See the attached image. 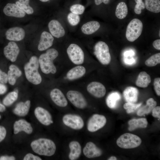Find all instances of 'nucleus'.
Instances as JSON below:
<instances>
[{
    "mask_svg": "<svg viewBox=\"0 0 160 160\" xmlns=\"http://www.w3.org/2000/svg\"><path fill=\"white\" fill-rule=\"evenodd\" d=\"M59 53L54 48L47 49L45 53L41 54L39 60L41 71L44 73L55 74L57 72L56 67L53 63L54 60L58 56Z\"/></svg>",
    "mask_w": 160,
    "mask_h": 160,
    "instance_id": "obj_1",
    "label": "nucleus"
},
{
    "mask_svg": "<svg viewBox=\"0 0 160 160\" xmlns=\"http://www.w3.org/2000/svg\"><path fill=\"white\" fill-rule=\"evenodd\" d=\"M84 6L80 4H76L72 5L70 8L71 12L77 14L81 15L83 13L85 10Z\"/></svg>",
    "mask_w": 160,
    "mask_h": 160,
    "instance_id": "obj_38",
    "label": "nucleus"
},
{
    "mask_svg": "<svg viewBox=\"0 0 160 160\" xmlns=\"http://www.w3.org/2000/svg\"><path fill=\"white\" fill-rule=\"evenodd\" d=\"M160 63V53H158L151 56L145 62L146 65L149 67L156 66Z\"/></svg>",
    "mask_w": 160,
    "mask_h": 160,
    "instance_id": "obj_35",
    "label": "nucleus"
},
{
    "mask_svg": "<svg viewBox=\"0 0 160 160\" xmlns=\"http://www.w3.org/2000/svg\"><path fill=\"white\" fill-rule=\"evenodd\" d=\"M15 157L13 156H3L0 157V160H15Z\"/></svg>",
    "mask_w": 160,
    "mask_h": 160,
    "instance_id": "obj_47",
    "label": "nucleus"
},
{
    "mask_svg": "<svg viewBox=\"0 0 160 160\" xmlns=\"http://www.w3.org/2000/svg\"><path fill=\"white\" fill-rule=\"evenodd\" d=\"M157 104L156 102L153 98H151L146 101V105L140 108L137 112L139 116H142L147 114L152 111Z\"/></svg>",
    "mask_w": 160,
    "mask_h": 160,
    "instance_id": "obj_27",
    "label": "nucleus"
},
{
    "mask_svg": "<svg viewBox=\"0 0 160 160\" xmlns=\"http://www.w3.org/2000/svg\"><path fill=\"white\" fill-rule=\"evenodd\" d=\"M128 8L126 4L121 2L117 4L115 11V15L119 19H122L125 18L128 14Z\"/></svg>",
    "mask_w": 160,
    "mask_h": 160,
    "instance_id": "obj_32",
    "label": "nucleus"
},
{
    "mask_svg": "<svg viewBox=\"0 0 160 160\" xmlns=\"http://www.w3.org/2000/svg\"><path fill=\"white\" fill-rule=\"evenodd\" d=\"M121 98V95L119 92H113L109 94L106 98L107 105L110 108H114L116 107L118 102Z\"/></svg>",
    "mask_w": 160,
    "mask_h": 160,
    "instance_id": "obj_30",
    "label": "nucleus"
},
{
    "mask_svg": "<svg viewBox=\"0 0 160 160\" xmlns=\"http://www.w3.org/2000/svg\"><path fill=\"white\" fill-rule=\"evenodd\" d=\"M138 93V90L137 88L129 87L124 90L123 95L127 102L135 103L137 101Z\"/></svg>",
    "mask_w": 160,
    "mask_h": 160,
    "instance_id": "obj_23",
    "label": "nucleus"
},
{
    "mask_svg": "<svg viewBox=\"0 0 160 160\" xmlns=\"http://www.w3.org/2000/svg\"><path fill=\"white\" fill-rule=\"evenodd\" d=\"M142 140L137 136L130 133H125L119 137L116 144L120 148L124 149L134 148L139 146Z\"/></svg>",
    "mask_w": 160,
    "mask_h": 160,
    "instance_id": "obj_4",
    "label": "nucleus"
},
{
    "mask_svg": "<svg viewBox=\"0 0 160 160\" xmlns=\"http://www.w3.org/2000/svg\"><path fill=\"white\" fill-rule=\"evenodd\" d=\"M153 85L154 90L156 94L159 96L160 95V78H156L154 81Z\"/></svg>",
    "mask_w": 160,
    "mask_h": 160,
    "instance_id": "obj_40",
    "label": "nucleus"
},
{
    "mask_svg": "<svg viewBox=\"0 0 160 160\" xmlns=\"http://www.w3.org/2000/svg\"><path fill=\"white\" fill-rule=\"evenodd\" d=\"M153 47L156 49L160 50V39H158L154 41L153 43Z\"/></svg>",
    "mask_w": 160,
    "mask_h": 160,
    "instance_id": "obj_46",
    "label": "nucleus"
},
{
    "mask_svg": "<svg viewBox=\"0 0 160 160\" xmlns=\"http://www.w3.org/2000/svg\"><path fill=\"white\" fill-rule=\"evenodd\" d=\"M48 27L51 35L59 38L64 36L65 34L64 28L57 20H52L48 23Z\"/></svg>",
    "mask_w": 160,
    "mask_h": 160,
    "instance_id": "obj_17",
    "label": "nucleus"
},
{
    "mask_svg": "<svg viewBox=\"0 0 160 160\" xmlns=\"http://www.w3.org/2000/svg\"><path fill=\"white\" fill-rule=\"evenodd\" d=\"M3 12L7 16L17 17H23L25 15V13L14 3H7L3 9Z\"/></svg>",
    "mask_w": 160,
    "mask_h": 160,
    "instance_id": "obj_15",
    "label": "nucleus"
},
{
    "mask_svg": "<svg viewBox=\"0 0 160 160\" xmlns=\"http://www.w3.org/2000/svg\"><path fill=\"white\" fill-rule=\"evenodd\" d=\"M69 58L74 64L79 65L83 63L84 61V52L81 48L75 44H71L67 49Z\"/></svg>",
    "mask_w": 160,
    "mask_h": 160,
    "instance_id": "obj_7",
    "label": "nucleus"
},
{
    "mask_svg": "<svg viewBox=\"0 0 160 160\" xmlns=\"http://www.w3.org/2000/svg\"><path fill=\"white\" fill-rule=\"evenodd\" d=\"M152 115L155 118H160V107L157 106L155 107L152 110Z\"/></svg>",
    "mask_w": 160,
    "mask_h": 160,
    "instance_id": "obj_44",
    "label": "nucleus"
},
{
    "mask_svg": "<svg viewBox=\"0 0 160 160\" xmlns=\"http://www.w3.org/2000/svg\"><path fill=\"white\" fill-rule=\"evenodd\" d=\"M33 151L40 155L50 156L53 155L56 150L55 144L52 140L40 138L33 141L31 143Z\"/></svg>",
    "mask_w": 160,
    "mask_h": 160,
    "instance_id": "obj_2",
    "label": "nucleus"
},
{
    "mask_svg": "<svg viewBox=\"0 0 160 160\" xmlns=\"http://www.w3.org/2000/svg\"><path fill=\"white\" fill-rule=\"evenodd\" d=\"M117 159L116 158L115 156H111L108 159V160H116Z\"/></svg>",
    "mask_w": 160,
    "mask_h": 160,
    "instance_id": "obj_50",
    "label": "nucleus"
},
{
    "mask_svg": "<svg viewBox=\"0 0 160 160\" xmlns=\"http://www.w3.org/2000/svg\"><path fill=\"white\" fill-rule=\"evenodd\" d=\"M143 24L142 21L137 18L132 20L127 27L126 37L127 39L133 42L137 39L142 33Z\"/></svg>",
    "mask_w": 160,
    "mask_h": 160,
    "instance_id": "obj_6",
    "label": "nucleus"
},
{
    "mask_svg": "<svg viewBox=\"0 0 160 160\" xmlns=\"http://www.w3.org/2000/svg\"><path fill=\"white\" fill-rule=\"evenodd\" d=\"M86 72V70L84 67L78 65L71 69L67 72L66 77L69 80H74L82 77Z\"/></svg>",
    "mask_w": 160,
    "mask_h": 160,
    "instance_id": "obj_24",
    "label": "nucleus"
},
{
    "mask_svg": "<svg viewBox=\"0 0 160 160\" xmlns=\"http://www.w3.org/2000/svg\"><path fill=\"white\" fill-rule=\"evenodd\" d=\"M1 115H0V119H1Z\"/></svg>",
    "mask_w": 160,
    "mask_h": 160,
    "instance_id": "obj_53",
    "label": "nucleus"
},
{
    "mask_svg": "<svg viewBox=\"0 0 160 160\" xmlns=\"http://www.w3.org/2000/svg\"><path fill=\"white\" fill-rule=\"evenodd\" d=\"M34 114L38 120L44 125L48 126L53 122L50 113L42 107H38L36 108Z\"/></svg>",
    "mask_w": 160,
    "mask_h": 160,
    "instance_id": "obj_11",
    "label": "nucleus"
},
{
    "mask_svg": "<svg viewBox=\"0 0 160 160\" xmlns=\"http://www.w3.org/2000/svg\"><path fill=\"white\" fill-rule=\"evenodd\" d=\"M66 96L69 100L76 107L83 109L87 106V101L80 92L76 90H69L67 92Z\"/></svg>",
    "mask_w": 160,
    "mask_h": 160,
    "instance_id": "obj_8",
    "label": "nucleus"
},
{
    "mask_svg": "<svg viewBox=\"0 0 160 160\" xmlns=\"http://www.w3.org/2000/svg\"><path fill=\"white\" fill-rule=\"evenodd\" d=\"M136 3L135 8L134 12L137 14H140L142 12V10L145 9V6L142 0H135Z\"/></svg>",
    "mask_w": 160,
    "mask_h": 160,
    "instance_id": "obj_39",
    "label": "nucleus"
},
{
    "mask_svg": "<svg viewBox=\"0 0 160 160\" xmlns=\"http://www.w3.org/2000/svg\"><path fill=\"white\" fill-rule=\"evenodd\" d=\"M87 90L91 94L97 98L103 97L106 92L105 87L102 83L97 81L92 82L88 84Z\"/></svg>",
    "mask_w": 160,
    "mask_h": 160,
    "instance_id": "obj_13",
    "label": "nucleus"
},
{
    "mask_svg": "<svg viewBox=\"0 0 160 160\" xmlns=\"http://www.w3.org/2000/svg\"><path fill=\"white\" fill-rule=\"evenodd\" d=\"M159 36H160V30L159 31Z\"/></svg>",
    "mask_w": 160,
    "mask_h": 160,
    "instance_id": "obj_52",
    "label": "nucleus"
},
{
    "mask_svg": "<svg viewBox=\"0 0 160 160\" xmlns=\"http://www.w3.org/2000/svg\"><path fill=\"white\" fill-rule=\"evenodd\" d=\"M150 76L145 71L140 72L136 81V85L139 87L146 88L151 82Z\"/></svg>",
    "mask_w": 160,
    "mask_h": 160,
    "instance_id": "obj_29",
    "label": "nucleus"
},
{
    "mask_svg": "<svg viewBox=\"0 0 160 160\" xmlns=\"http://www.w3.org/2000/svg\"><path fill=\"white\" fill-rule=\"evenodd\" d=\"M7 39L10 41H20L23 40L25 36V32L22 28L18 27L11 28L6 32Z\"/></svg>",
    "mask_w": 160,
    "mask_h": 160,
    "instance_id": "obj_14",
    "label": "nucleus"
},
{
    "mask_svg": "<svg viewBox=\"0 0 160 160\" xmlns=\"http://www.w3.org/2000/svg\"><path fill=\"white\" fill-rule=\"evenodd\" d=\"M84 156L88 158H92L100 156L102 154V151L93 142L87 143L83 149Z\"/></svg>",
    "mask_w": 160,
    "mask_h": 160,
    "instance_id": "obj_20",
    "label": "nucleus"
},
{
    "mask_svg": "<svg viewBox=\"0 0 160 160\" xmlns=\"http://www.w3.org/2000/svg\"><path fill=\"white\" fill-rule=\"evenodd\" d=\"M142 105V103H135L127 102L123 106L124 108L126 110L127 113H130L134 112Z\"/></svg>",
    "mask_w": 160,
    "mask_h": 160,
    "instance_id": "obj_36",
    "label": "nucleus"
},
{
    "mask_svg": "<svg viewBox=\"0 0 160 160\" xmlns=\"http://www.w3.org/2000/svg\"><path fill=\"white\" fill-rule=\"evenodd\" d=\"M129 127L128 129L131 131L138 128H145L147 127L148 122L145 118L137 119H133L130 120L128 122Z\"/></svg>",
    "mask_w": 160,
    "mask_h": 160,
    "instance_id": "obj_28",
    "label": "nucleus"
},
{
    "mask_svg": "<svg viewBox=\"0 0 160 160\" xmlns=\"http://www.w3.org/2000/svg\"><path fill=\"white\" fill-rule=\"evenodd\" d=\"M39 66L38 57L33 56L24 66L26 79L29 82L34 85L39 84L42 81V77L38 71Z\"/></svg>",
    "mask_w": 160,
    "mask_h": 160,
    "instance_id": "obj_3",
    "label": "nucleus"
},
{
    "mask_svg": "<svg viewBox=\"0 0 160 160\" xmlns=\"http://www.w3.org/2000/svg\"><path fill=\"white\" fill-rule=\"evenodd\" d=\"M95 3L96 5H99L103 3L105 4H108L110 1V0H94Z\"/></svg>",
    "mask_w": 160,
    "mask_h": 160,
    "instance_id": "obj_48",
    "label": "nucleus"
},
{
    "mask_svg": "<svg viewBox=\"0 0 160 160\" xmlns=\"http://www.w3.org/2000/svg\"><path fill=\"white\" fill-rule=\"evenodd\" d=\"M100 27V25L98 22L92 21L83 24L81 26V30L83 33L90 35L96 31Z\"/></svg>",
    "mask_w": 160,
    "mask_h": 160,
    "instance_id": "obj_26",
    "label": "nucleus"
},
{
    "mask_svg": "<svg viewBox=\"0 0 160 160\" xmlns=\"http://www.w3.org/2000/svg\"><path fill=\"white\" fill-rule=\"evenodd\" d=\"M145 6L148 11L155 13L160 12L159 0H145Z\"/></svg>",
    "mask_w": 160,
    "mask_h": 160,
    "instance_id": "obj_31",
    "label": "nucleus"
},
{
    "mask_svg": "<svg viewBox=\"0 0 160 160\" xmlns=\"http://www.w3.org/2000/svg\"><path fill=\"white\" fill-rule=\"evenodd\" d=\"M50 97L53 102L60 107H66L68 105V101L62 92L59 89L54 88L50 93Z\"/></svg>",
    "mask_w": 160,
    "mask_h": 160,
    "instance_id": "obj_16",
    "label": "nucleus"
},
{
    "mask_svg": "<svg viewBox=\"0 0 160 160\" xmlns=\"http://www.w3.org/2000/svg\"><path fill=\"white\" fill-rule=\"evenodd\" d=\"M18 92L14 91L9 92L3 100V104L9 106L12 104L17 99Z\"/></svg>",
    "mask_w": 160,
    "mask_h": 160,
    "instance_id": "obj_34",
    "label": "nucleus"
},
{
    "mask_svg": "<svg viewBox=\"0 0 160 160\" xmlns=\"http://www.w3.org/2000/svg\"><path fill=\"white\" fill-rule=\"evenodd\" d=\"M70 151L69 155V158L71 160L77 159L81 153V147L77 141H73L70 142L69 145Z\"/></svg>",
    "mask_w": 160,
    "mask_h": 160,
    "instance_id": "obj_25",
    "label": "nucleus"
},
{
    "mask_svg": "<svg viewBox=\"0 0 160 160\" xmlns=\"http://www.w3.org/2000/svg\"><path fill=\"white\" fill-rule=\"evenodd\" d=\"M7 74L9 84L11 85H14L17 79L22 76V72L17 65L11 64L9 67V70Z\"/></svg>",
    "mask_w": 160,
    "mask_h": 160,
    "instance_id": "obj_21",
    "label": "nucleus"
},
{
    "mask_svg": "<svg viewBox=\"0 0 160 160\" xmlns=\"http://www.w3.org/2000/svg\"><path fill=\"white\" fill-rule=\"evenodd\" d=\"M7 135V130L5 127L0 125V143L5 138Z\"/></svg>",
    "mask_w": 160,
    "mask_h": 160,
    "instance_id": "obj_43",
    "label": "nucleus"
},
{
    "mask_svg": "<svg viewBox=\"0 0 160 160\" xmlns=\"http://www.w3.org/2000/svg\"><path fill=\"white\" fill-rule=\"evenodd\" d=\"M31 106V101L28 100L25 102L18 103L13 110V113L19 116H24L28 113Z\"/></svg>",
    "mask_w": 160,
    "mask_h": 160,
    "instance_id": "obj_22",
    "label": "nucleus"
},
{
    "mask_svg": "<svg viewBox=\"0 0 160 160\" xmlns=\"http://www.w3.org/2000/svg\"><path fill=\"white\" fill-rule=\"evenodd\" d=\"M63 121L66 126L74 129H81L84 126L83 119L76 115L66 114L63 117Z\"/></svg>",
    "mask_w": 160,
    "mask_h": 160,
    "instance_id": "obj_9",
    "label": "nucleus"
},
{
    "mask_svg": "<svg viewBox=\"0 0 160 160\" xmlns=\"http://www.w3.org/2000/svg\"><path fill=\"white\" fill-rule=\"evenodd\" d=\"M20 49L16 43L9 42L4 49V53L5 57L10 61H16L20 52Z\"/></svg>",
    "mask_w": 160,
    "mask_h": 160,
    "instance_id": "obj_12",
    "label": "nucleus"
},
{
    "mask_svg": "<svg viewBox=\"0 0 160 160\" xmlns=\"http://www.w3.org/2000/svg\"></svg>",
    "mask_w": 160,
    "mask_h": 160,
    "instance_id": "obj_54",
    "label": "nucleus"
},
{
    "mask_svg": "<svg viewBox=\"0 0 160 160\" xmlns=\"http://www.w3.org/2000/svg\"><path fill=\"white\" fill-rule=\"evenodd\" d=\"M54 40L50 33L46 31L43 32L40 36L38 47V50L42 51L48 49L52 45Z\"/></svg>",
    "mask_w": 160,
    "mask_h": 160,
    "instance_id": "obj_19",
    "label": "nucleus"
},
{
    "mask_svg": "<svg viewBox=\"0 0 160 160\" xmlns=\"http://www.w3.org/2000/svg\"><path fill=\"white\" fill-rule=\"evenodd\" d=\"M41 1L43 2H45L47 1L50 0H40Z\"/></svg>",
    "mask_w": 160,
    "mask_h": 160,
    "instance_id": "obj_51",
    "label": "nucleus"
},
{
    "mask_svg": "<svg viewBox=\"0 0 160 160\" xmlns=\"http://www.w3.org/2000/svg\"><path fill=\"white\" fill-rule=\"evenodd\" d=\"M106 122V119L104 116L97 114H94L88 121L87 129L91 132H96L103 127Z\"/></svg>",
    "mask_w": 160,
    "mask_h": 160,
    "instance_id": "obj_10",
    "label": "nucleus"
},
{
    "mask_svg": "<svg viewBox=\"0 0 160 160\" xmlns=\"http://www.w3.org/2000/svg\"><path fill=\"white\" fill-rule=\"evenodd\" d=\"M6 108L5 105L1 103L0 102V112H3L6 110Z\"/></svg>",
    "mask_w": 160,
    "mask_h": 160,
    "instance_id": "obj_49",
    "label": "nucleus"
},
{
    "mask_svg": "<svg viewBox=\"0 0 160 160\" xmlns=\"http://www.w3.org/2000/svg\"><path fill=\"white\" fill-rule=\"evenodd\" d=\"M7 90V87L4 84L0 83V95L4 94Z\"/></svg>",
    "mask_w": 160,
    "mask_h": 160,
    "instance_id": "obj_45",
    "label": "nucleus"
},
{
    "mask_svg": "<svg viewBox=\"0 0 160 160\" xmlns=\"http://www.w3.org/2000/svg\"><path fill=\"white\" fill-rule=\"evenodd\" d=\"M13 129L15 134H17L21 131L30 134L33 131L30 123L24 119H20L16 121L13 125Z\"/></svg>",
    "mask_w": 160,
    "mask_h": 160,
    "instance_id": "obj_18",
    "label": "nucleus"
},
{
    "mask_svg": "<svg viewBox=\"0 0 160 160\" xmlns=\"http://www.w3.org/2000/svg\"><path fill=\"white\" fill-rule=\"evenodd\" d=\"M94 54L102 64H108L111 60V56L107 44L103 41H99L95 45Z\"/></svg>",
    "mask_w": 160,
    "mask_h": 160,
    "instance_id": "obj_5",
    "label": "nucleus"
},
{
    "mask_svg": "<svg viewBox=\"0 0 160 160\" xmlns=\"http://www.w3.org/2000/svg\"><path fill=\"white\" fill-rule=\"evenodd\" d=\"M23 160H41V159L38 156L29 153L27 154L24 157Z\"/></svg>",
    "mask_w": 160,
    "mask_h": 160,
    "instance_id": "obj_41",
    "label": "nucleus"
},
{
    "mask_svg": "<svg viewBox=\"0 0 160 160\" xmlns=\"http://www.w3.org/2000/svg\"><path fill=\"white\" fill-rule=\"evenodd\" d=\"M30 0H18L16 4L21 9L28 14H32L34 12L33 8L29 5Z\"/></svg>",
    "mask_w": 160,
    "mask_h": 160,
    "instance_id": "obj_33",
    "label": "nucleus"
},
{
    "mask_svg": "<svg viewBox=\"0 0 160 160\" xmlns=\"http://www.w3.org/2000/svg\"><path fill=\"white\" fill-rule=\"evenodd\" d=\"M8 82L7 74L0 69V83L6 84Z\"/></svg>",
    "mask_w": 160,
    "mask_h": 160,
    "instance_id": "obj_42",
    "label": "nucleus"
},
{
    "mask_svg": "<svg viewBox=\"0 0 160 160\" xmlns=\"http://www.w3.org/2000/svg\"><path fill=\"white\" fill-rule=\"evenodd\" d=\"M67 19L71 25L75 26L79 23L80 18L79 15L71 12L68 15Z\"/></svg>",
    "mask_w": 160,
    "mask_h": 160,
    "instance_id": "obj_37",
    "label": "nucleus"
}]
</instances>
